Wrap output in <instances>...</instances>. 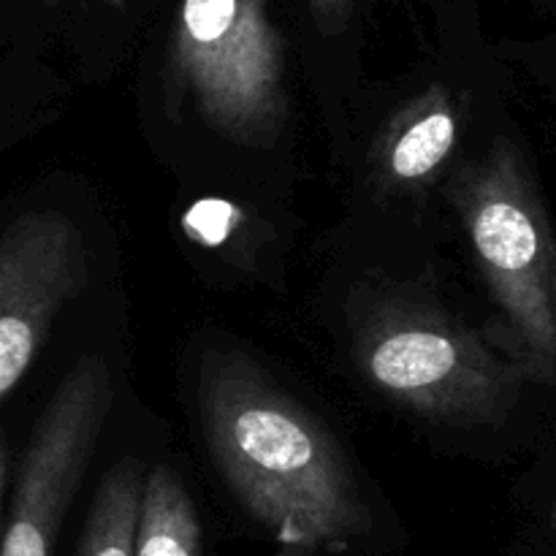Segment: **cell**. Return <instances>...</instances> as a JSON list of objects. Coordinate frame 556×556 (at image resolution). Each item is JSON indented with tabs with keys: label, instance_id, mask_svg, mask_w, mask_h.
I'll use <instances>...</instances> for the list:
<instances>
[{
	"label": "cell",
	"instance_id": "obj_1",
	"mask_svg": "<svg viewBox=\"0 0 556 556\" xmlns=\"http://www.w3.org/2000/svg\"><path fill=\"white\" fill-rule=\"evenodd\" d=\"M199 407L210 456L250 519L299 552H337L369 510L329 429L242 353L206 351Z\"/></svg>",
	"mask_w": 556,
	"mask_h": 556
},
{
	"label": "cell",
	"instance_id": "obj_11",
	"mask_svg": "<svg viewBox=\"0 0 556 556\" xmlns=\"http://www.w3.org/2000/svg\"><path fill=\"white\" fill-rule=\"evenodd\" d=\"M5 472H9V448L0 434V508H3V489H5Z\"/></svg>",
	"mask_w": 556,
	"mask_h": 556
},
{
	"label": "cell",
	"instance_id": "obj_4",
	"mask_svg": "<svg viewBox=\"0 0 556 556\" xmlns=\"http://www.w3.org/2000/svg\"><path fill=\"white\" fill-rule=\"evenodd\" d=\"M168 68L233 144L264 147L286 125V41L269 0H179Z\"/></svg>",
	"mask_w": 556,
	"mask_h": 556
},
{
	"label": "cell",
	"instance_id": "obj_6",
	"mask_svg": "<svg viewBox=\"0 0 556 556\" xmlns=\"http://www.w3.org/2000/svg\"><path fill=\"white\" fill-rule=\"evenodd\" d=\"M90 280L85 233L63 212H27L0 237V402L20 386L54 318Z\"/></svg>",
	"mask_w": 556,
	"mask_h": 556
},
{
	"label": "cell",
	"instance_id": "obj_9",
	"mask_svg": "<svg viewBox=\"0 0 556 556\" xmlns=\"http://www.w3.org/2000/svg\"><path fill=\"white\" fill-rule=\"evenodd\" d=\"M144 478L136 462H119L98 486L79 556H134Z\"/></svg>",
	"mask_w": 556,
	"mask_h": 556
},
{
	"label": "cell",
	"instance_id": "obj_12",
	"mask_svg": "<svg viewBox=\"0 0 556 556\" xmlns=\"http://www.w3.org/2000/svg\"><path fill=\"white\" fill-rule=\"evenodd\" d=\"M552 527H554V532H556V503H554V508H552Z\"/></svg>",
	"mask_w": 556,
	"mask_h": 556
},
{
	"label": "cell",
	"instance_id": "obj_7",
	"mask_svg": "<svg viewBox=\"0 0 556 556\" xmlns=\"http://www.w3.org/2000/svg\"><path fill=\"white\" fill-rule=\"evenodd\" d=\"M459 136L454 98L440 85L407 101L375 147V168L391 188L424 185L451 157Z\"/></svg>",
	"mask_w": 556,
	"mask_h": 556
},
{
	"label": "cell",
	"instance_id": "obj_8",
	"mask_svg": "<svg viewBox=\"0 0 556 556\" xmlns=\"http://www.w3.org/2000/svg\"><path fill=\"white\" fill-rule=\"evenodd\" d=\"M134 556H201L195 505L172 467L157 465L147 476Z\"/></svg>",
	"mask_w": 556,
	"mask_h": 556
},
{
	"label": "cell",
	"instance_id": "obj_10",
	"mask_svg": "<svg viewBox=\"0 0 556 556\" xmlns=\"http://www.w3.org/2000/svg\"><path fill=\"white\" fill-rule=\"evenodd\" d=\"M358 0H307V9L313 14L315 25L324 33H340L351 20Z\"/></svg>",
	"mask_w": 556,
	"mask_h": 556
},
{
	"label": "cell",
	"instance_id": "obj_2",
	"mask_svg": "<svg viewBox=\"0 0 556 556\" xmlns=\"http://www.w3.org/2000/svg\"><path fill=\"white\" fill-rule=\"evenodd\" d=\"M525 378L556 380V239L521 152L500 139L451 190Z\"/></svg>",
	"mask_w": 556,
	"mask_h": 556
},
{
	"label": "cell",
	"instance_id": "obj_5",
	"mask_svg": "<svg viewBox=\"0 0 556 556\" xmlns=\"http://www.w3.org/2000/svg\"><path fill=\"white\" fill-rule=\"evenodd\" d=\"M106 362L87 356L71 369L43 407L20 467L0 556H52L63 516L85 478L112 410Z\"/></svg>",
	"mask_w": 556,
	"mask_h": 556
},
{
	"label": "cell",
	"instance_id": "obj_3",
	"mask_svg": "<svg viewBox=\"0 0 556 556\" xmlns=\"http://www.w3.org/2000/svg\"><path fill=\"white\" fill-rule=\"evenodd\" d=\"M364 378L396 405L456 427L500 424L519 400V364L500 358L476 331L443 309L386 296L353 329Z\"/></svg>",
	"mask_w": 556,
	"mask_h": 556
}]
</instances>
